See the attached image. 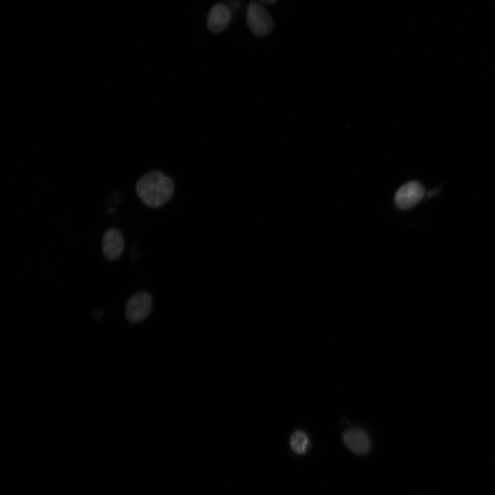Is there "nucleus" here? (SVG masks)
Listing matches in <instances>:
<instances>
[{
  "label": "nucleus",
  "mask_w": 495,
  "mask_h": 495,
  "mask_svg": "<svg viewBox=\"0 0 495 495\" xmlns=\"http://www.w3.org/2000/svg\"><path fill=\"white\" fill-rule=\"evenodd\" d=\"M345 445L354 453L359 455L367 454L370 450V439L368 434L359 428H351L343 434Z\"/></svg>",
  "instance_id": "0eeeda50"
},
{
  "label": "nucleus",
  "mask_w": 495,
  "mask_h": 495,
  "mask_svg": "<svg viewBox=\"0 0 495 495\" xmlns=\"http://www.w3.org/2000/svg\"><path fill=\"white\" fill-rule=\"evenodd\" d=\"M135 190L140 200L147 206L158 208L172 197L174 184L163 173L154 170L141 176L136 182Z\"/></svg>",
  "instance_id": "f257e3e1"
},
{
  "label": "nucleus",
  "mask_w": 495,
  "mask_h": 495,
  "mask_svg": "<svg viewBox=\"0 0 495 495\" xmlns=\"http://www.w3.org/2000/svg\"><path fill=\"white\" fill-rule=\"evenodd\" d=\"M261 3L267 4V5H272L276 3L278 0H258Z\"/></svg>",
  "instance_id": "9d476101"
},
{
  "label": "nucleus",
  "mask_w": 495,
  "mask_h": 495,
  "mask_svg": "<svg viewBox=\"0 0 495 495\" xmlns=\"http://www.w3.org/2000/svg\"><path fill=\"white\" fill-rule=\"evenodd\" d=\"M231 19L232 12L230 8L223 3H217L210 10L206 25L211 32L219 33L228 27Z\"/></svg>",
  "instance_id": "39448f33"
},
{
  "label": "nucleus",
  "mask_w": 495,
  "mask_h": 495,
  "mask_svg": "<svg viewBox=\"0 0 495 495\" xmlns=\"http://www.w3.org/2000/svg\"><path fill=\"white\" fill-rule=\"evenodd\" d=\"M246 21L250 31L260 37L270 34L274 25L267 10L260 2L254 0L248 4Z\"/></svg>",
  "instance_id": "f03ea898"
},
{
  "label": "nucleus",
  "mask_w": 495,
  "mask_h": 495,
  "mask_svg": "<svg viewBox=\"0 0 495 495\" xmlns=\"http://www.w3.org/2000/svg\"><path fill=\"white\" fill-rule=\"evenodd\" d=\"M152 303V297L147 292H140L133 294L125 305L126 319L133 323L144 320L151 311Z\"/></svg>",
  "instance_id": "7ed1b4c3"
},
{
  "label": "nucleus",
  "mask_w": 495,
  "mask_h": 495,
  "mask_svg": "<svg viewBox=\"0 0 495 495\" xmlns=\"http://www.w3.org/2000/svg\"><path fill=\"white\" fill-rule=\"evenodd\" d=\"M424 195L423 186L418 182L403 185L396 192L395 202L401 209H408L419 202Z\"/></svg>",
  "instance_id": "20e7f679"
},
{
  "label": "nucleus",
  "mask_w": 495,
  "mask_h": 495,
  "mask_svg": "<svg viewBox=\"0 0 495 495\" xmlns=\"http://www.w3.org/2000/svg\"><path fill=\"white\" fill-rule=\"evenodd\" d=\"M103 315V312L100 309H96L94 311V316L96 319H100Z\"/></svg>",
  "instance_id": "1a4fd4ad"
},
{
  "label": "nucleus",
  "mask_w": 495,
  "mask_h": 495,
  "mask_svg": "<svg viewBox=\"0 0 495 495\" xmlns=\"http://www.w3.org/2000/svg\"><path fill=\"white\" fill-rule=\"evenodd\" d=\"M124 249V239L121 232L116 228L107 230L102 239V251L104 256L110 261L118 259Z\"/></svg>",
  "instance_id": "423d86ee"
},
{
  "label": "nucleus",
  "mask_w": 495,
  "mask_h": 495,
  "mask_svg": "<svg viewBox=\"0 0 495 495\" xmlns=\"http://www.w3.org/2000/svg\"><path fill=\"white\" fill-rule=\"evenodd\" d=\"M309 439L307 435L301 430L295 431L290 438V446L297 454H304L309 448Z\"/></svg>",
  "instance_id": "6e6552de"
}]
</instances>
